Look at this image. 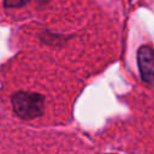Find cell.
<instances>
[{
  "label": "cell",
  "mask_w": 154,
  "mask_h": 154,
  "mask_svg": "<svg viewBox=\"0 0 154 154\" xmlns=\"http://www.w3.org/2000/svg\"><path fill=\"white\" fill-rule=\"evenodd\" d=\"M137 65L142 79L147 83H154V49L150 46L138 48Z\"/></svg>",
  "instance_id": "cell-2"
},
{
  "label": "cell",
  "mask_w": 154,
  "mask_h": 154,
  "mask_svg": "<svg viewBox=\"0 0 154 154\" xmlns=\"http://www.w3.org/2000/svg\"><path fill=\"white\" fill-rule=\"evenodd\" d=\"M41 40L47 43V45H57L59 43L60 41H64L66 40L64 36L61 35H55V34H52V32H48V31H45L41 34Z\"/></svg>",
  "instance_id": "cell-3"
},
{
  "label": "cell",
  "mask_w": 154,
  "mask_h": 154,
  "mask_svg": "<svg viewBox=\"0 0 154 154\" xmlns=\"http://www.w3.org/2000/svg\"><path fill=\"white\" fill-rule=\"evenodd\" d=\"M41 1H42V2H47L48 0H41Z\"/></svg>",
  "instance_id": "cell-5"
},
{
  "label": "cell",
  "mask_w": 154,
  "mask_h": 154,
  "mask_svg": "<svg viewBox=\"0 0 154 154\" xmlns=\"http://www.w3.org/2000/svg\"><path fill=\"white\" fill-rule=\"evenodd\" d=\"M2 1H4V6L7 7V8L22 7V6H24L29 2V0H2Z\"/></svg>",
  "instance_id": "cell-4"
},
{
  "label": "cell",
  "mask_w": 154,
  "mask_h": 154,
  "mask_svg": "<svg viewBox=\"0 0 154 154\" xmlns=\"http://www.w3.org/2000/svg\"><path fill=\"white\" fill-rule=\"evenodd\" d=\"M14 114L23 120L38 118L45 112V96L35 91L18 90L11 95Z\"/></svg>",
  "instance_id": "cell-1"
}]
</instances>
